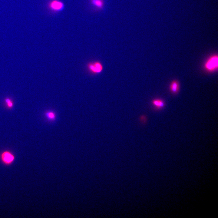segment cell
I'll return each instance as SVG.
<instances>
[{
    "instance_id": "obj_1",
    "label": "cell",
    "mask_w": 218,
    "mask_h": 218,
    "mask_svg": "<svg viewBox=\"0 0 218 218\" xmlns=\"http://www.w3.org/2000/svg\"><path fill=\"white\" fill-rule=\"evenodd\" d=\"M218 66V56L215 55L209 58L205 63V67L207 70L211 71L217 69Z\"/></svg>"
},
{
    "instance_id": "obj_5",
    "label": "cell",
    "mask_w": 218,
    "mask_h": 218,
    "mask_svg": "<svg viewBox=\"0 0 218 218\" xmlns=\"http://www.w3.org/2000/svg\"><path fill=\"white\" fill-rule=\"evenodd\" d=\"M152 104L155 108L157 109H160L163 108L165 106L164 101L160 99H155L152 101Z\"/></svg>"
},
{
    "instance_id": "obj_7",
    "label": "cell",
    "mask_w": 218,
    "mask_h": 218,
    "mask_svg": "<svg viewBox=\"0 0 218 218\" xmlns=\"http://www.w3.org/2000/svg\"><path fill=\"white\" fill-rule=\"evenodd\" d=\"M91 4L95 7L101 9L103 7L104 3L102 0H91Z\"/></svg>"
},
{
    "instance_id": "obj_4",
    "label": "cell",
    "mask_w": 218,
    "mask_h": 218,
    "mask_svg": "<svg viewBox=\"0 0 218 218\" xmlns=\"http://www.w3.org/2000/svg\"><path fill=\"white\" fill-rule=\"evenodd\" d=\"M88 68L90 72L94 74L100 73L103 69L102 64L98 61L89 63Z\"/></svg>"
},
{
    "instance_id": "obj_6",
    "label": "cell",
    "mask_w": 218,
    "mask_h": 218,
    "mask_svg": "<svg viewBox=\"0 0 218 218\" xmlns=\"http://www.w3.org/2000/svg\"><path fill=\"white\" fill-rule=\"evenodd\" d=\"M170 89L171 92L173 94L177 93L179 90V85L176 81H173L171 84Z\"/></svg>"
},
{
    "instance_id": "obj_8",
    "label": "cell",
    "mask_w": 218,
    "mask_h": 218,
    "mask_svg": "<svg viewBox=\"0 0 218 218\" xmlns=\"http://www.w3.org/2000/svg\"><path fill=\"white\" fill-rule=\"evenodd\" d=\"M46 116L49 119L53 120L55 118L54 114L52 112L48 111L46 114Z\"/></svg>"
},
{
    "instance_id": "obj_3",
    "label": "cell",
    "mask_w": 218,
    "mask_h": 218,
    "mask_svg": "<svg viewBox=\"0 0 218 218\" xmlns=\"http://www.w3.org/2000/svg\"><path fill=\"white\" fill-rule=\"evenodd\" d=\"M48 7L52 11L59 12L63 10L64 5L62 2L59 0H52L49 2Z\"/></svg>"
},
{
    "instance_id": "obj_2",
    "label": "cell",
    "mask_w": 218,
    "mask_h": 218,
    "mask_svg": "<svg viewBox=\"0 0 218 218\" xmlns=\"http://www.w3.org/2000/svg\"><path fill=\"white\" fill-rule=\"evenodd\" d=\"M0 158L4 164L6 165H9L13 162L15 157L14 155L10 152L5 151L1 154Z\"/></svg>"
},
{
    "instance_id": "obj_9",
    "label": "cell",
    "mask_w": 218,
    "mask_h": 218,
    "mask_svg": "<svg viewBox=\"0 0 218 218\" xmlns=\"http://www.w3.org/2000/svg\"><path fill=\"white\" fill-rule=\"evenodd\" d=\"M5 102L7 105V106L9 107H11L13 106V104L11 100L8 98H7L5 99Z\"/></svg>"
}]
</instances>
